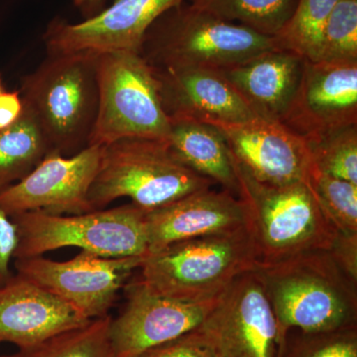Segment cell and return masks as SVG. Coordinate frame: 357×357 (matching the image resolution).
I'll list each match as a JSON object with an SVG mask.
<instances>
[{"instance_id": "34", "label": "cell", "mask_w": 357, "mask_h": 357, "mask_svg": "<svg viewBox=\"0 0 357 357\" xmlns=\"http://www.w3.org/2000/svg\"><path fill=\"white\" fill-rule=\"evenodd\" d=\"M4 89H3V86H2V81H1V77H0V93H2V91H3Z\"/></svg>"}, {"instance_id": "27", "label": "cell", "mask_w": 357, "mask_h": 357, "mask_svg": "<svg viewBox=\"0 0 357 357\" xmlns=\"http://www.w3.org/2000/svg\"><path fill=\"white\" fill-rule=\"evenodd\" d=\"M312 62L357 63V0H338Z\"/></svg>"}, {"instance_id": "13", "label": "cell", "mask_w": 357, "mask_h": 357, "mask_svg": "<svg viewBox=\"0 0 357 357\" xmlns=\"http://www.w3.org/2000/svg\"><path fill=\"white\" fill-rule=\"evenodd\" d=\"M185 0H114L98 15L79 23L56 18L43 35L48 54L140 53L145 33L169 9Z\"/></svg>"}, {"instance_id": "5", "label": "cell", "mask_w": 357, "mask_h": 357, "mask_svg": "<svg viewBox=\"0 0 357 357\" xmlns=\"http://www.w3.org/2000/svg\"><path fill=\"white\" fill-rule=\"evenodd\" d=\"M272 49L274 37L183 2L150 26L139 54L154 69L220 70Z\"/></svg>"}, {"instance_id": "29", "label": "cell", "mask_w": 357, "mask_h": 357, "mask_svg": "<svg viewBox=\"0 0 357 357\" xmlns=\"http://www.w3.org/2000/svg\"><path fill=\"white\" fill-rule=\"evenodd\" d=\"M137 357H218L210 338L197 328Z\"/></svg>"}, {"instance_id": "17", "label": "cell", "mask_w": 357, "mask_h": 357, "mask_svg": "<svg viewBox=\"0 0 357 357\" xmlns=\"http://www.w3.org/2000/svg\"><path fill=\"white\" fill-rule=\"evenodd\" d=\"M146 229L148 255L177 241L248 229L241 199L211 188L146 211Z\"/></svg>"}, {"instance_id": "22", "label": "cell", "mask_w": 357, "mask_h": 357, "mask_svg": "<svg viewBox=\"0 0 357 357\" xmlns=\"http://www.w3.org/2000/svg\"><path fill=\"white\" fill-rule=\"evenodd\" d=\"M112 317L93 319L31 347L0 357H114L109 340Z\"/></svg>"}, {"instance_id": "16", "label": "cell", "mask_w": 357, "mask_h": 357, "mask_svg": "<svg viewBox=\"0 0 357 357\" xmlns=\"http://www.w3.org/2000/svg\"><path fill=\"white\" fill-rule=\"evenodd\" d=\"M152 70L169 119H185L218 128L257 119L218 70Z\"/></svg>"}, {"instance_id": "3", "label": "cell", "mask_w": 357, "mask_h": 357, "mask_svg": "<svg viewBox=\"0 0 357 357\" xmlns=\"http://www.w3.org/2000/svg\"><path fill=\"white\" fill-rule=\"evenodd\" d=\"M98 57L91 52L48 54L21 79V98L49 153L72 156L89 146L98 110Z\"/></svg>"}, {"instance_id": "6", "label": "cell", "mask_w": 357, "mask_h": 357, "mask_svg": "<svg viewBox=\"0 0 357 357\" xmlns=\"http://www.w3.org/2000/svg\"><path fill=\"white\" fill-rule=\"evenodd\" d=\"M248 229L169 244L145 256L140 280L152 292L185 302L217 300L237 277L255 269Z\"/></svg>"}, {"instance_id": "4", "label": "cell", "mask_w": 357, "mask_h": 357, "mask_svg": "<svg viewBox=\"0 0 357 357\" xmlns=\"http://www.w3.org/2000/svg\"><path fill=\"white\" fill-rule=\"evenodd\" d=\"M213 184L178 160L167 141L122 138L102 145L89 201L98 211L128 197L135 206L150 211Z\"/></svg>"}, {"instance_id": "30", "label": "cell", "mask_w": 357, "mask_h": 357, "mask_svg": "<svg viewBox=\"0 0 357 357\" xmlns=\"http://www.w3.org/2000/svg\"><path fill=\"white\" fill-rule=\"evenodd\" d=\"M17 229L10 217L0 210V285L13 276L11 259L17 248Z\"/></svg>"}, {"instance_id": "1", "label": "cell", "mask_w": 357, "mask_h": 357, "mask_svg": "<svg viewBox=\"0 0 357 357\" xmlns=\"http://www.w3.org/2000/svg\"><path fill=\"white\" fill-rule=\"evenodd\" d=\"M255 271L270 301L282 340L297 328L321 333L357 326V281L328 251L301 253Z\"/></svg>"}, {"instance_id": "7", "label": "cell", "mask_w": 357, "mask_h": 357, "mask_svg": "<svg viewBox=\"0 0 357 357\" xmlns=\"http://www.w3.org/2000/svg\"><path fill=\"white\" fill-rule=\"evenodd\" d=\"M11 220L18 236L14 259L64 248L110 258L148 255L146 211L132 203L81 215L28 211Z\"/></svg>"}, {"instance_id": "20", "label": "cell", "mask_w": 357, "mask_h": 357, "mask_svg": "<svg viewBox=\"0 0 357 357\" xmlns=\"http://www.w3.org/2000/svg\"><path fill=\"white\" fill-rule=\"evenodd\" d=\"M169 146L176 157L195 172L237 195L234 160L225 136L215 126L185 119H169Z\"/></svg>"}, {"instance_id": "8", "label": "cell", "mask_w": 357, "mask_h": 357, "mask_svg": "<svg viewBox=\"0 0 357 357\" xmlns=\"http://www.w3.org/2000/svg\"><path fill=\"white\" fill-rule=\"evenodd\" d=\"M98 110L91 145L122 138L168 140L171 124L151 66L131 52L98 54Z\"/></svg>"}, {"instance_id": "31", "label": "cell", "mask_w": 357, "mask_h": 357, "mask_svg": "<svg viewBox=\"0 0 357 357\" xmlns=\"http://www.w3.org/2000/svg\"><path fill=\"white\" fill-rule=\"evenodd\" d=\"M328 252L345 273L357 281V234L338 232Z\"/></svg>"}, {"instance_id": "10", "label": "cell", "mask_w": 357, "mask_h": 357, "mask_svg": "<svg viewBox=\"0 0 357 357\" xmlns=\"http://www.w3.org/2000/svg\"><path fill=\"white\" fill-rule=\"evenodd\" d=\"M255 269L230 284L199 326L218 357L280 356L285 340Z\"/></svg>"}, {"instance_id": "11", "label": "cell", "mask_w": 357, "mask_h": 357, "mask_svg": "<svg viewBox=\"0 0 357 357\" xmlns=\"http://www.w3.org/2000/svg\"><path fill=\"white\" fill-rule=\"evenodd\" d=\"M100 156L102 146L98 145L72 156L47 154L31 173L0 191V210L10 218L28 211L66 215L95 211L89 192Z\"/></svg>"}, {"instance_id": "33", "label": "cell", "mask_w": 357, "mask_h": 357, "mask_svg": "<svg viewBox=\"0 0 357 357\" xmlns=\"http://www.w3.org/2000/svg\"><path fill=\"white\" fill-rule=\"evenodd\" d=\"M73 4L82 14L84 20L98 15L105 8L109 0H72Z\"/></svg>"}, {"instance_id": "9", "label": "cell", "mask_w": 357, "mask_h": 357, "mask_svg": "<svg viewBox=\"0 0 357 357\" xmlns=\"http://www.w3.org/2000/svg\"><path fill=\"white\" fill-rule=\"evenodd\" d=\"M144 258L102 257L82 250L67 261L35 256L15 259L14 267L23 278L60 298L84 318L93 319L109 314L119 291Z\"/></svg>"}, {"instance_id": "2", "label": "cell", "mask_w": 357, "mask_h": 357, "mask_svg": "<svg viewBox=\"0 0 357 357\" xmlns=\"http://www.w3.org/2000/svg\"><path fill=\"white\" fill-rule=\"evenodd\" d=\"M234 160L237 196L258 264H274L307 251L332 248L340 230L306 183L275 185L257 180Z\"/></svg>"}, {"instance_id": "32", "label": "cell", "mask_w": 357, "mask_h": 357, "mask_svg": "<svg viewBox=\"0 0 357 357\" xmlns=\"http://www.w3.org/2000/svg\"><path fill=\"white\" fill-rule=\"evenodd\" d=\"M20 91H2L0 93V130L13 126L23 112Z\"/></svg>"}, {"instance_id": "18", "label": "cell", "mask_w": 357, "mask_h": 357, "mask_svg": "<svg viewBox=\"0 0 357 357\" xmlns=\"http://www.w3.org/2000/svg\"><path fill=\"white\" fill-rule=\"evenodd\" d=\"M89 321L60 298L17 273L0 285V342L24 349Z\"/></svg>"}, {"instance_id": "25", "label": "cell", "mask_w": 357, "mask_h": 357, "mask_svg": "<svg viewBox=\"0 0 357 357\" xmlns=\"http://www.w3.org/2000/svg\"><path fill=\"white\" fill-rule=\"evenodd\" d=\"M307 185L335 227L344 234H357V185L321 172L314 165Z\"/></svg>"}, {"instance_id": "23", "label": "cell", "mask_w": 357, "mask_h": 357, "mask_svg": "<svg viewBox=\"0 0 357 357\" xmlns=\"http://www.w3.org/2000/svg\"><path fill=\"white\" fill-rule=\"evenodd\" d=\"M190 4L227 22H238L273 37L295 9V0H190Z\"/></svg>"}, {"instance_id": "26", "label": "cell", "mask_w": 357, "mask_h": 357, "mask_svg": "<svg viewBox=\"0 0 357 357\" xmlns=\"http://www.w3.org/2000/svg\"><path fill=\"white\" fill-rule=\"evenodd\" d=\"M312 165L321 172L357 185V126L307 142Z\"/></svg>"}, {"instance_id": "28", "label": "cell", "mask_w": 357, "mask_h": 357, "mask_svg": "<svg viewBox=\"0 0 357 357\" xmlns=\"http://www.w3.org/2000/svg\"><path fill=\"white\" fill-rule=\"evenodd\" d=\"M279 357H357V326L287 335Z\"/></svg>"}, {"instance_id": "21", "label": "cell", "mask_w": 357, "mask_h": 357, "mask_svg": "<svg viewBox=\"0 0 357 357\" xmlns=\"http://www.w3.org/2000/svg\"><path fill=\"white\" fill-rule=\"evenodd\" d=\"M49 152L38 122L24 105L20 119L0 130V191L31 173Z\"/></svg>"}, {"instance_id": "24", "label": "cell", "mask_w": 357, "mask_h": 357, "mask_svg": "<svg viewBox=\"0 0 357 357\" xmlns=\"http://www.w3.org/2000/svg\"><path fill=\"white\" fill-rule=\"evenodd\" d=\"M338 0H298L283 27L274 35L277 48L316 61L324 30Z\"/></svg>"}, {"instance_id": "12", "label": "cell", "mask_w": 357, "mask_h": 357, "mask_svg": "<svg viewBox=\"0 0 357 357\" xmlns=\"http://www.w3.org/2000/svg\"><path fill=\"white\" fill-rule=\"evenodd\" d=\"M126 296L123 310L110 321L114 357H137L199 328L218 300L171 299L152 292L139 277L126 284Z\"/></svg>"}, {"instance_id": "19", "label": "cell", "mask_w": 357, "mask_h": 357, "mask_svg": "<svg viewBox=\"0 0 357 357\" xmlns=\"http://www.w3.org/2000/svg\"><path fill=\"white\" fill-rule=\"evenodd\" d=\"M305 60L272 49L218 70L256 116L281 122L299 86Z\"/></svg>"}, {"instance_id": "15", "label": "cell", "mask_w": 357, "mask_h": 357, "mask_svg": "<svg viewBox=\"0 0 357 357\" xmlns=\"http://www.w3.org/2000/svg\"><path fill=\"white\" fill-rule=\"evenodd\" d=\"M218 128L234 160L257 180L275 185L307 184L312 168L309 144L285 124L257 117Z\"/></svg>"}, {"instance_id": "14", "label": "cell", "mask_w": 357, "mask_h": 357, "mask_svg": "<svg viewBox=\"0 0 357 357\" xmlns=\"http://www.w3.org/2000/svg\"><path fill=\"white\" fill-rule=\"evenodd\" d=\"M281 122L307 142L357 126V63L305 60L299 86Z\"/></svg>"}]
</instances>
